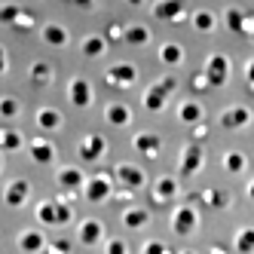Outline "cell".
Instances as JSON below:
<instances>
[{
	"label": "cell",
	"instance_id": "4fadbf2b",
	"mask_svg": "<svg viewBox=\"0 0 254 254\" xmlns=\"http://www.w3.org/2000/svg\"><path fill=\"white\" fill-rule=\"evenodd\" d=\"M104 77H107L111 86H132L135 77H138V70H135V64H114V67H107Z\"/></svg>",
	"mask_w": 254,
	"mask_h": 254
},
{
	"label": "cell",
	"instance_id": "7c38bea8",
	"mask_svg": "<svg viewBox=\"0 0 254 254\" xmlns=\"http://www.w3.org/2000/svg\"><path fill=\"white\" fill-rule=\"evenodd\" d=\"M132 147L135 150H141L144 156H159V147H162V138L159 135H153V132H138L135 138H132Z\"/></svg>",
	"mask_w": 254,
	"mask_h": 254
},
{
	"label": "cell",
	"instance_id": "e0dca14e",
	"mask_svg": "<svg viewBox=\"0 0 254 254\" xmlns=\"http://www.w3.org/2000/svg\"><path fill=\"white\" fill-rule=\"evenodd\" d=\"M56 178H59V187H62V190H80V187H83V181H86V178H83V172H80V169H74V166L59 169V175H56Z\"/></svg>",
	"mask_w": 254,
	"mask_h": 254
},
{
	"label": "cell",
	"instance_id": "f546056e",
	"mask_svg": "<svg viewBox=\"0 0 254 254\" xmlns=\"http://www.w3.org/2000/svg\"><path fill=\"white\" fill-rule=\"evenodd\" d=\"M22 114V104L19 101H15V98H0V117H3V120H15V117H19Z\"/></svg>",
	"mask_w": 254,
	"mask_h": 254
},
{
	"label": "cell",
	"instance_id": "8fae6325",
	"mask_svg": "<svg viewBox=\"0 0 254 254\" xmlns=\"http://www.w3.org/2000/svg\"><path fill=\"white\" fill-rule=\"evenodd\" d=\"M67 98H70L74 107H89L92 104V89H89V83L83 77H74L67 83Z\"/></svg>",
	"mask_w": 254,
	"mask_h": 254
},
{
	"label": "cell",
	"instance_id": "603a6c76",
	"mask_svg": "<svg viewBox=\"0 0 254 254\" xmlns=\"http://www.w3.org/2000/svg\"><path fill=\"white\" fill-rule=\"evenodd\" d=\"M196 199H199V202H205L208 208H227V202H230V196L221 193V190H205V193H199Z\"/></svg>",
	"mask_w": 254,
	"mask_h": 254
},
{
	"label": "cell",
	"instance_id": "484cf974",
	"mask_svg": "<svg viewBox=\"0 0 254 254\" xmlns=\"http://www.w3.org/2000/svg\"><path fill=\"white\" fill-rule=\"evenodd\" d=\"M181 6H184V0H162V3L153 9V15H156V19H178Z\"/></svg>",
	"mask_w": 254,
	"mask_h": 254
},
{
	"label": "cell",
	"instance_id": "ac0fdd59",
	"mask_svg": "<svg viewBox=\"0 0 254 254\" xmlns=\"http://www.w3.org/2000/svg\"><path fill=\"white\" fill-rule=\"evenodd\" d=\"M104 117H107L111 126H129L132 123V111L126 104H107V114Z\"/></svg>",
	"mask_w": 254,
	"mask_h": 254
},
{
	"label": "cell",
	"instance_id": "7402d4cb",
	"mask_svg": "<svg viewBox=\"0 0 254 254\" xmlns=\"http://www.w3.org/2000/svg\"><path fill=\"white\" fill-rule=\"evenodd\" d=\"M22 132H12V129H0V150H22Z\"/></svg>",
	"mask_w": 254,
	"mask_h": 254
},
{
	"label": "cell",
	"instance_id": "d6986e66",
	"mask_svg": "<svg viewBox=\"0 0 254 254\" xmlns=\"http://www.w3.org/2000/svg\"><path fill=\"white\" fill-rule=\"evenodd\" d=\"M217 123H221L224 129H239V126L248 123V111H245V107H230V111L217 120Z\"/></svg>",
	"mask_w": 254,
	"mask_h": 254
},
{
	"label": "cell",
	"instance_id": "5bb4252c",
	"mask_svg": "<svg viewBox=\"0 0 254 254\" xmlns=\"http://www.w3.org/2000/svg\"><path fill=\"white\" fill-rule=\"evenodd\" d=\"M202 169V147H196V144H187L184 153H181V175H193Z\"/></svg>",
	"mask_w": 254,
	"mask_h": 254
},
{
	"label": "cell",
	"instance_id": "52a82bcc",
	"mask_svg": "<svg viewBox=\"0 0 254 254\" xmlns=\"http://www.w3.org/2000/svg\"><path fill=\"white\" fill-rule=\"evenodd\" d=\"M114 175L123 181L129 190H141L144 184H147V175H144V169H138V166H132V162H117V169H114Z\"/></svg>",
	"mask_w": 254,
	"mask_h": 254
},
{
	"label": "cell",
	"instance_id": "74e56055",
	"mask_svg": "<svg viewBox=\"0 0 254 254\" xmlns=\"http://www.w3.org/2000/svg\"><path fill=\"white\" fill-rule=\"evenodd\" d=\"M230 28H233V31H242V22H239V9H230Z\"/></svg>",
	"mask_w": 254,
	"mask_h": 254
},
{
	"label": "cell",
	"instance_id": "83f0119b",
	"mask_svg": "<svg viewBox=\"0 0 254 254\" xmlns=\"http://www.w3.org/2000/svg\"><path fill=\"white\" fill-rule=\"evenodd\" d=\"M40 254H70V239H62V236L46 239V245H43Z\"/></svg>",
	"mask_w": 254,
	"mask_h": 254
},
{
	"label": "cell",
	"instance_id": "1f68e13d",
	"mask_svg": "<svg viewBox=\"0 0 254 254\" xmlns=\"http://www.w3.org/2000/svg\"><path fill=\"white\" fill-rule=\"evenodd\" d=\"M49 77H52V67H49V64L40 62V64H34V67H31V83H34V86L49 83Z\"/></svg>",
	"mask_w": 254,
	"mask_h": 254
},
{
	"label": "cell",
	"instance_id": "44dd1931",
	"mask_svg": "<svg viewBox=\"0 0 254 254\" xmlns=\"http://www.w3.org/2000/svg\"><path fill=\"white\" fill-rule=\"evenodd\" d=\"M178 193V181L175 178H159L156 187H153V199L156 202H162V199H172Z\"/></svg>",
	"mask_w": 254,
	"mask_h": 254
},
{
	"label": "cell",
	"instance_id": "277c9868",
	"mask_svg": "<svg viewBox=\"0 0 254 254\" xmlns=\"http://www.w3.org/2000/svg\"><path fill=\"white\" fill-rule=\"evenodd\" d=\"M175 92V80L169 77V80H159L156 86H150L147 92H144V107H147V111H162V104H166V98Z\"/></svg>",
	"mask_w": 254,
	"mask_h": 254
},
{
	"label": "cell",
	"instance_id": "f35d334b",
	"mask_svg": "<svg viewBox=\"0 0 254 254\" xmlns=\"http://www.w3.org/2000/svg\"><path fill=\"white\" fill-rule=\"evenodd\" d=\"M15 12H19L15 6H3V12H0V19H3V22H12V19H15Z\"/></svg>",
	"mask_w": 254,
	"mask_h": 254
},
{
	"label": "cell",
	"instance_id": "4316f807",
	"mask_svg": "<svg viewBox=\"0 0 254 254\" xmlns=\"http://www.w3.org/2000/svg\"><path fill=\"white\" fill-rule=\"evenodd\" d=\"M43 40L52 43V46H64V43H67V34H64L62 25H46V28H43Z\"/></svg>",
	"mask_w": 254,
	"mask_h": 254
},
{
	"label": "cell",
	"instance_id": "2e32d148",
	"mask_svg": "<svg viewBox=\"0 0 254 254\" xmlns=\"http://www.w3.org/2000/svg\"><path fill=\"white\" fill-rule=\"evenodd\" d=\"M147 224H150V211L144 208V205H132V208L123 211V227L126 230H141V227H147Z\"/></svg>",
	"mask_w": 254,
	"mask_h": 254
},
{
	"label": "cell",
	"instance_id": "836d02e7",
	"mask_svg": "<svg viewBox=\"0 0 254 254\" xmlns=\"http://www.w3.org/2000/svg\"><path fill=\"white\" fill-rule=\"evenodd\" d=\"M141 254H175L166 242H159V239H150V242H144L141 245Z\"/></svg>",
	"mask_w": 254,
	"mask_h": 254
},
{
	"label": "cell",
	"instance_id": "d6a6232c",
	"mask_svg": "<svg viewBox=\"0 0 254 254\" xmlns=\"http://www.w3.org/2000/svg\"><path fill=\"white\" fill-rule=\"evenodd\" d=\"M123 40H126V43H132V46H141V43H147V40H150V31H147V28H132Z\"/></svg>",
	"mask_w": 254,
	"mask_h": 254
},
{
	"label": "cell",
	"instance_id": "f1b7e54d",
	"mask_svg": "<svg viewBox=\"0 0 254 254\" xmlns=\"http://www.w3.org/2000/svg\"><path fill=\"white\" fill-rule=\"evenodd\" d=\"M224 169H227L230 175H239V172L245 169V156H242L239 150H230V153L224 156Z\"/></svg>",
	"mask_w": 254,
	"mask_h": 254
},
{
	"label": "cell",
	"instance_id": "5b68a950",
	"mask_svg": "<svg viewBox=\"0 0 254 254\" xmlns=\"http://www.w3.org/2000/svg\"><path fill=\"white\" fill-rule=\"evenodd\" d=\"M104 150H107V141L101 138V135H86L80 144H77V156L83 159V162H95V159H101L104 156Z\"/></svg>",
	"mask_w": 254,
	"mask_h": 254
},
{
	"label": "cell",
	"instance_id": "30bf717a",
	"mask_svg": "<svg viewBox=\"0 0 254 254\" xmlns=\"http://www.w3.org/2000/svg\"><path fill=\"white\" fill-rule=\"evenodd\" d=\"M227 74H230V62H227L224 56H211L202 77H205L208 86H224V83H227Z\"/></svg>",
	"mask_w": 254,
	"mask_h": 254
},
{
	"label": "cell",
	"instance_id": "3957f363",
	"mask_svg": "<svg viewBox=\"0 0 254 254\" xmlns=\"http://www.w3.org/2000/svg\"><path fill=\"white\" fill-rule=\"evenodd\" d=\"M15 245H19L22 254H40L43 245H46V236L40 227H25L19 230V236H15Z\"/></svg>",
	"mask_w": 254,
	"mask_h": 254
},
{
	"label": "cell",
	"instance_id": "7bdbcfd3",
	"mask_svg": "<svg viewBox=\"0 0 254 254\" xmlns=\"http://www.w3.org/2000/svg\"><path fill=\"white\" fill-rule=\"evenodd\" d=\"M129 3H141V0H129Z\"/></svg>",
	"mask_w": 254,
	"mask_h": 254
},
{
	"label": "cell",
	"instance_id": "8d00e7d4",
	"mask_svg": "<svg viewBox=\"0 0 254 254\" xmlns=\"http://www.w3.org/2000/svg\"><path fill=\"white\" fill-rule=\"evenodd\" d=\"M193 25H196V28H202V31H208V28L214 25V19H211L208 12H196V15H193Z\"/></svg>",
	"mask_w": 254,
	"mask_h": 254
},
{
	"label": "cell",
	"instance_id": "4dcf8cb0",
	"mask_svg": "<svg viewBox=\"0 0 254 254\" xmlns=\"http://www.w3.org/2000/svg\"><path fill=\"white\" fill-rule=\"evenodd\" d=\"M104 37H95V34H92V37H86L83 40V56H89V59H92V56H101V52H104Z\"/></svg>",
	"mask_w": 254,
	"mask_h": 254
},
{
	"label": "cell",
	"instance_id": "d4e9b609",
	"mask_svg": "<svg viewBox=\"0 0 254 254\" xmlns=\"http://www.w3.org/2000/svg\"><path fill=\"white\" fill-rule=\"evenodd\" d=\"M178 120L181 123H199V120H202V104L184 101V104H181V111H178Z\"/></svg>",
	"mask_w": 254,
	"mask_h": 254
},
{
	"label": "cell",
	"instance_id": "ab89813d",
	"mask_svg": "<svg viewBox=\"0 0 254 254\" xmlns=\"http://www.w3.org/2000/svg\"><path fill=\"white\" fill-rule=\"evenodd\" d=\"M3 70H6V52L0 49V74H3Z\"/></svg>",
	"mask_w": 254,
	"mask_h": 254
},
{
	"label": "cell",
	"instance_id": "ffe728a7",
	"mask_svg": "<svg viewBox=\"0 0 254 254\" xmlns=\"http://www.w3.org/2000/svg\"><path fill=\"white\" fill-rule=\"evenodd\" d=\"M34 120H37V126H40V129H46V132H52V129H59V126H62V114L52 111V107H40Z\"/></svg>",
	"mask_w": 254,
	"mask_h": 254
},
{
	"label": "cell",
	"instance_id": "7a4b0ae2",
	"mask_svg": "<svg viewBox=\"0 0 254 254\" xmlns=\"http://www.w3.org/2000/svg\"><path fill=\"white\" fill-rule=\"evenodd\" d=\"M196 227H199V211L193 205L175 208V214H172V230H175V236H190V233H196Z\"/></svg>",
	"mask_w": 254,
	"mask_h": 254
},
{
	"label": "cell",
	"instance_id": "9c48e42d",
	"mask_svg": "<svg viewBox=\"0 0 254 254\" xmlns=\"http://www.w3.org/2000/svg\"><path fill=\"white\" fill-rule=\"evenodd\" d=\"M28 196H31V184L25 178H19V181H12V184L3 190V205H9V208H22L25 202H28Z\"/></svg>",
	"mask_w": 254,
	"mask_h": 254
},
{
	"label": "cell",
	"instance_id": "9a60e30c",
	"mask_svg": "<svg viewBox=\"0 0 254 254\" xmlns=\"http://www.w3.org/2000/svg\"><path fill=\"white\" fill-rule=\"evenodd\" d=\"M28 150L34 156V162H40V166H49V162H56V147L46 141V138H34L28 144Z\"/></svg>",
	"mask_w": 254,
	"mask_h": 254
},
{
	"label": "cell",
	"instance_id": "e575fe53",
	"mask_svg": "<svg viewBox=\"0 0 254 254\" xmlns=\"http://www.w3.org/2000/svg\"><path fill=\"white\" fill-rule=\"evenodd\" d=\"M236 251H242V254H251V230H239L236 233Z\"/></svg>",
	"mask_w": 254,
	"mask_h": 254
},
{
	"label": "cell",
	"instance_id": "6da1fadb",
	"mask_svg": "<svg viewBox=\"0 0 254 254\" xmlns=\"http://www.w3.org/2000/svg\"><path fill=\"white\" fill-rule=\"evenodd\" d=\"M37 221L40 224H49V227H64L74 221V208L64 205V202H56V199H46V202L37 205Z\"/></svg>",
	"mask_w": 254,
	"mask_h": 254
},
{
	"label": "cell",
	"instance_id": "60d3db41",
	"mask_svg": "<svg viewBox=\"0 0 254 254\" xmlns=\"http://www.w3.org/2000/svg\"><path fill=\"white\" fill-rule=\"evenodd\" d=\"M208 254H227V251H224V248H217V245H214V248H208Z\"/></svg>",
	"mask_w": 254,
	"mask_h": 254
},
{
	"label": "cell",
	"instance_id": "ee69618b",
	"mask_svg": "<svg viewBox=\"0 0 254 254\" xmlns=\"http://www.w3.org/2000/svg\"><path fill=\"white\" fill-rule=\"evenodd\" d=\"M0 166H3V159H0Z\"/></svg>",
	"mask_w": 254,
	"mask_h": 254
},
{
	"label": "cell",
	"instance_id": "b9f144b4",
	"mask_svg": "<svg viewBox=\"0 0 254 254\" xmlns=\"http://www.w3.org/2000/svg\"><path fill=\"white\" fill-rule=\"evenodd\" d=\"M181 254H196V251H190V248H187V251H181Z\"/></svg>",
	"mask_w": 254,
	"mask_h": 254
},
{
	"label": "cell",
	"instance_id": "cb8c5ba5",
	"mask_svg": "<svg viewBox=\"0 0 254 254\" xmlns=\"http://www.w3.org/2000/svg\"><path fill=\"white\" fill-rule=\"evenodd\" d=\"M159 62L162 64H181L184 62V49H181L178 43H166L159 49Z\"/></svg>",
	"mask_w": 254,
	"mask_h": 254
},
{
	"label": "cell",
	"instance_id": "d590c367",
	"mask_svg": "<svg viewBox=\"0 0 254 254\" xmlns=\"http://www.w3.org/2000/svg\"><path fill=\"white\" fill-rule=\"evenodd\" d=\"M104 254H129V245H126L120 236H114V239L104 242Z\"/></svg>",
	"mask_w": 254,
	"mask_h": 254
},
{
	"label": "cell",
	"instance_id": "8992f818",
	"mask_svg": "<svg viewBox=\"0 0 254 254\" xmlns=\"http://www.w3.org/2000/svg\"><path fill=\"white\" fill-rule=\"evenodd\" d=\"M101 239H104V224H101V221L89 217V221L80 224V230H77V242H80L83 248H95V245H101Z\"/></svg>",
	"mask_w": 254,
	"mask_h": 254
},
{
	"label": "cell",
	"instance_id": "ba28073f",
	"mask_svg": "<svg viewBox=\"0 0 254 254\" xmlns=\"http://www.w3.org/2000/svg\"><path fill=\"white\" fill-rule=\"evenodd\" d=\"M111 178L107 175H95L92 181H83V193H86V199L89 202H104L107 196H111Z\"/></svg>",
	"mask_w": 254,
	"mask_h": 254
}]
</instances>
